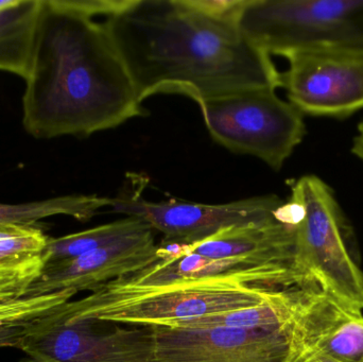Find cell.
<instances>
[{
	"instance_id": "obj_1",
	"label": "cell",
	"mask_w": 363,
	"mask_h": 362,
	"mask_svg": "<svg viewBox=\"0 0 363 362\" xmlns=\"http://www.w3.org/2000/svg\"><path fill=\"white\" fill-rule=\"evenodd\" d=\"M140 102L159 94L205 100L281 87L271 55L236 23L213 18L186 0H131L104 21Z\"/></svg>"
},
{
	"instance_id": "obj_2",
	"label": "cell",
	"mask_w": 363,
	"mask_h": 362,
	"mask_svg": "<svg viewBox=\"0 0 363 362\" xmlns=\"http://www.w3.org/2000/svg\"><path fill=\"white\" fill-rule=\"evenodd\" d=\"M23 127L32 137L89 136L147 115L104 21L76 0H40Z\"/></svg>"
},
{
	"instance_id": "obj_3",
	"label": "cell",
	"mask_w": 363,
	"mask_h": 362,
	"mask_svg": "<svg viewBox=\"0 0 363 362\" xmlns=\"http://www.w3.org/2000/svg\"><path fill=\"white\" fill-rule=\"evenodd\" d=\"M288 287L257 286L228 281H200L148 288L108 283L91 295L60 306L69 320L172 327L207 315L232 312L270 301Z\"/></svg>"
},
{
	"instance_id": "obj_4",
	"label": "cell",
	"mask_w": 363,
	"mask_h": 362,
	"mask_svg": "<svg viewBox=\"0 0 363 362\" xmlns=\"http://www.w3.org/2000/svg\"><path fill=\"white\" fill-rule=\"evenodd\" d=\"M236 25L269 55L315 51L363 57V0H245Z\"/></svg>"
},
{
	"instance_id": "obj_5",
	"label": "cell",
	"mask_w": 363,
	"mask_h": 362,
	"mask_svg": "<svg viewBox=\"0 0 363 362\" xmlns=\"http://www.w3.org/2000/svg\"><path fill=\"white\" fill-rule=\"evenodd\" d=\"M302 208L296 229V271L305 285L354 310H363V273L352 254V231L334 191L322 179L307 174L291 185Z\"/></svg>"
},
{
	"instance_id": "obj_6",
	"label": "cell",
	"mask_w": 363,
	"mask_h": 362,
	"mask_svg": "<svg viewBox=\"0 0 363 362\" xmlns=\"http://www.w3.org/2000/svg\"><path fill=\"white\" fill-rule=\"evenodd\" d=\"M199 106L215 142L233 152L253 155L277 171L306 135L304 115L281 99L277 89L241 91Z\"/></svg>"
},
{
	"instance_id": "obj_7",
	"label": "cell",
	"mask_w": 363,
	"mask_h": 362,
	"mask_svg": "<svg viewBox=\"0 0 363 362\" xmlns=\"http://www.w3.org/2000/svg\"><path fill=\"white\" fill-rule=\"evenodd\" d=\"M304 314L296 322L270 329L152 327L151 362H296L302 355Z\"/></svg>"
},
{
	"instance_id": "obj_8",
	"label": "cell",
	"mask_w": 363,
	"mask_h": 362,
	"mask_svg": "<svg viewBox=\"0 0 363 362\" xmlns=\"http://www.w3.org/2000/svg\"><path fill=\"white\" fill-rule=\"evenodd\" d=\"M57 310L36 321L26 336L19 349L26 354L21 362L152 361V327L106 331L97 321L69 320Z\"/></svg>"
},
{
	"instance_id": "obj_9",
	"label": "cell",
	"mask_w": 363,
	"mask_h": 362,
	"mask_svg": "<svg viewBox=\"0 0 363 362\" xmlns=\"http://www.w3.org/2000/svg\"><path fill=\"white\" fill-rule=\"evenodd\" d=\"M283 200L268 195L224 204L194 202H151L138 195H121L112 199L111 212L136 217L164 235V244H189L203 242L222 230L264 222L277 216Z\"/></svg>"
},
{
	"instance_id": "obj_10",
	"label": "cell",
	"mask_w": 363,
	"mask_h": 362,
	"mask_svg": "<svg viewBox=\"0 0 363 362\" xmlns=\"http://www.w3.org/2000/svg\"><path fill=\"white\" fill-rule=\"evenodd\" d=\"M286 59L281 87L303 115L345 119L363 110L362 55L305 51Z\"/></svg>"
},
{
	"instance_id": "obj_11",
	"label": "cell",
	"mask_w": 363,
	"mask_h": 362,
	"mask_svg": "<svg viewBox=\"0 0 363 362\" xmlns=\"http://www.w3.org/2000/svg\"><path fill=\"white\" fill-rule=\"evenodd\" d=\"M153 230L91 251L69 261L45 265L26 297L50 295L72 289L94 293L108 283L125 278L163 259Z\"/></svg>"
},
{
	"instance_id": "obj_12",
	"label": "cell",
	"mask_w": 363,
	"mask_h": 362,
	"mask_svg": "<svg viewBox=\"0 0 363 362\" xmlns=\"http://www.w3.org/2000/svg\"><path fill=\"white\" fill-rule=\"evenodd\" d=\"M200 281H228L257 286H306L288 268L241 259H208L198 254L165 256L140 271L110 283L125 288H148Z\"/></svg>"
},
{
	"instance_id": "obj_13",
	"label": "cell",
	"mask_w": 363,
	"mask_h": 362,
	"mask_svg": "<svg viewBox=\"0 0 363 362\" xmlns=\"http://www.w3.org/2000/svg\"><path fill=\"white\" fill-rule=\"evenodd\" d=\"M279 212L270 220L228 227L196 244H174V256L198 254L213 259L279 266L291 270L305 285L296 271V229L285 222Z\"/></svg>"
},
{
	"instance_id": "obj_14",
	"label": "cell",
	"mask_w": 363,
	"mask_h": 362,
	"mask_svg": "<svg viewBox=\"0 0 363 362\" xmlns=\"http://www.w3.org/2000/svg\"><path fill=\"white\" fill-rule=\"evenodd\" d=\"M301 331L300 359L318 355L336 362H363L362 312L323 291L315 293L305 310Z\"/></svg>"
},
{
	"instance_id": "obj_15",
	"label": "cell",
	"mask_w": 363,
	"mask_h": 362,
	"mask_svg": "<svg viewBox=\"0 0 363 362\" xmlns=\"http://www.w3.org/2000/svg\"><path fill=\"white\" fill-rule=\"evenodd\" d=\"M40 0H13L0 10V72L29 74Z\"/></svg>"
},
{
	"instance_id": "obj_16",
	"label": "cell",
	"mask_w": 363,
	"mask_h": 362,
	"mask_svg": "<svg viewBox=\"0 0 363 362\" xmlns=\"http://www.w3.org/2000/svg\"><path fill=\"white\" fill-rule=\"evenodd\" d=\"M48 240L35 225H0V278L35 280L45 266Z\"/></svg>"
},
{
	"instance_id": "obj_17",
	"label": "cell",
	"mask_w": 363,
	"mask_h": 362,
	"mask_svg": "<svg viewBox=\"0 0 363 362\" xmlns=\"http://www.w3.org/2000/svg\"><path fill=\"white\" fill-rule=\"evenodd\" d=\"M112 199L95 195H69L27 203H0V225H14L34 227L48 217H72L86 222L104 208H111Z\"/></svg>"
},
{
	"instance_id": "obj_18",
	"label": "cell",
	"mask_w": 363,
	"mask_h": 362,
	"mask_svg": "<svg viewBox=\"0 0 363 362\" xmlns=\"http://www.w3.org/2000/svg\"><path fill=\"white\" fill-rule=\"evenodd\" d=\"M150 230L152 227L142 219L125 217L115 222L100 225L80 233L70 234L60 238H49L44 252L45 265L76 259Z\"/></svg>"
},
{
	"instance_id": "obj_19",
	"label": "cell",
	"mask_w": 363,
	"mask_h": 362,
	"mask_svg": "<svg viewBox=\"0 0 363 362\" xmlns=\"http://www.w3.org/2000/svg\"><path fill=\"white\" fill-rule=\"evenodd\" d=\"M188 4L199 12L236 23V15L245 0H186Z\"/></svg>"
},
{
	"instance_id": "obj_20",
	"label": "cell",
	"mask_w": 363,
	"mask_h": 362,
	"mask_svg": "<svg viewBox=\"0 0 363 362\" xmlns=\"http://www.w3.org/2000/svg\"><path fill=\"white\" fill-rule=\"evenodd\" d=\"M40 319L0 323V348L21 349L26 336L31 332L33 325Z\"/></svg>"
},
{
	"instance_id": "obj_21",
	"label": "cell",
	"mask_w": 363,
	"mask_h": 362,
	"mask_svg": "<svg viewBox=\"0 0 363 362\" xmlns=\"http://www.w3.org/2000/svg\"><path fill=\"white\" fill-rule=\"evenodd\" d=\"M33 281L31 278H21L0 284V304L26 297V291Z\"/></svg>"
},
{
	"instance_id": "obj_22",
	"label": "cell",
	"mask_w": 363,
	"mask_h": 362,
	"mask_svg": "<svg viewBox=\"0 0 363 362\" xmlns=\"http://www.w3.org/2000/svg\"><path fill=\"white\" fill-rule=\"evenodd\" d=\"M351 151L353 155H355L363 164V123L358 125L357 132L353 138Z\"/></svg>"
},
{
	"instance_id": "obj_23",
	"label": "cell",
	"mask_w": 363,
	"mask_h": 362,
	"mask_svg": "<svg viewBox=\"0 0 363 362\" xmlns=\"http://www.w3.org/2000/svg\"><path fill=\"white\" fill-rule=\"evenodd\" d=\"M298 362H336L330 361V359L326 358L323 356H318V355H311V356L304 357V358L300 359Z\"/></svg>"
},
{
	"instance_id": "obj_24",
	"label": "cell",
	"mask_w": 363,
	"mask_h": 362,
	"mask_svg": "<svg viewBox=\"0 0 363 362\" xmlns=\"http://www.w3.org/2000/svg\"><path fill=\"white\" fill-rule=\"evenodd\" d=\"M14 280H15V278H14ZM14 280H6V278H0V284H2V283L10 282V281H14ZM16 280H21V278H16ZM31 280H33V278H31Z\"/></svg>"
}]
</instances>
